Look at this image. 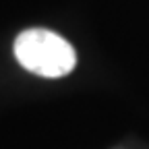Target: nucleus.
<instances>
[{
	"instance_id": "nucleus-1",
	"label": "nucleus",
	"mask_w": 149,
	"mask_h": 149,
	"mask_svg": "<svg viewBox=\"0 0 149 149\" xmlns=\"http://www.w3.org/2000/svg\"><path fill=\"white\" fill-rule=\"evenodd\" d=\"M15 56L25 70L48 79L68 74L77 64L72 46L48 29H27L17 35Z\"/></svg>"
}]
</instances>
